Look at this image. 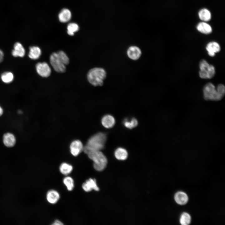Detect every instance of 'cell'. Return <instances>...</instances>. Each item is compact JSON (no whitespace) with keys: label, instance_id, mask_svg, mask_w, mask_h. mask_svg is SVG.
Here are the masks:
<instances>
[{"label":"cell","instance_id":"24","mask_svg":"<svg viewBox=\"0 0 225 225\" xmlns=\"http://www.w3.org/2000/svg\"><path fill=\"white\" fill-rule=\"evenodd\" d=\"M123 124L127 128L132 129L137 126L138 124V122L135 118H132L130 120L126 118L123 121Z\"/></svg>","mask_w":225,"mask_h":225},{"label":"cell","instance_id":"8","mask_svg":"<svg viewBox=\"0 0 225 225\" xmlns=\"http://www.w3.org/2000/svg\"><path fill=\"white\" fill-rule=\"evenodd\" d=\"M2 142L4 145L7 148L14 147L16 143V139L14 135L11 132L4 133L2 138Z\"/></svg>","mask_w":225,"mask_h":225},{"label":"cell","instance_id":"30","mask_svg":"<svg viewBox=\"0 0 225 225\" xmlns=\"http://www.w3.org/2000/svg\"><path fill=\"white\" fill-rule=\"evenodd\" d=\"M4 113V110L2 107L0 105V117H1Z\"/></svg>","mask_w":225,"mask_h":225},{"label":"cell","instance_id":"22","mask_svg":"<svg viewBox=\"0 0 225 225\" xmlns=\"http://www.w3.org/2000/svg\"><path fill=\"white\" fill-rule=\"evenodd\" d=\"M73 169V167L71 165L66 162L62 163L59 168L60 172L66 176L70 174L72 171Z\"/></svg>","mask_w":225,"mask_h":225},{"label":"cell","instance_id":"9","mask_svg":"<svg viewBox=\"0 0 225 225\" xmlns=\"http://www.w3.org/2000/svg\"><path fill=\"white\" fill-rule=\"evenodd\" d=\"M82 188L86 192H88L94 190L96 191L99 190L96 180L95 179L89 178L82 185Z\"/></svg>","mask_w":225,"mask_h":225},{"label":"cell","instance_id":"19","mask_svg":"<svg viewBox=\"0 0 225 225\" xmlns=\"http://www.w3.org/2000/svg\"><path fill=\"white\" fill-rule=\"evenodd\" d=\"M72 14L70 11L66 8L62 9L58 15L59 19L61 22H66L71 18Z\"/></svg>","mask_w":225,"mask_h":225},{"label":"cell","instance_id":"14","mask_svg":"<svg viewBox=\"0 0 225 225\" xmlns=\"http://www.w3.org/2000/svg\"><path fill=\"white\" fill-rule=\"evenodd\" d=\"M206 49L208 55L211 57H213L216 53L218 52L220 50V47L217 42L212 41L209 42L207 45Z\"/></svg>","mask_w":225,"mask_h":225},{"label":"cell","instance_id":"12","mask_svg":"<svg viewBox=\"0 0 225 225\" xmlns=\"http://www.w3.org/2000/svg\"><path fill=\"white\" fill-rule=\"evenodd\" d=\"M46 197L47 200L49 203L51 204H55L59 200L60 195L56 190L52 189L47 192Z\"/></svg>","mask_w":225,"mask_h":225},{"label":"cell","instance_id":"6","mask_svg":"<svg viewBox=\"0 0 225 225\" xmlns=\"http://www.w3.org/2000/svg\"><path fill=\"white\" fill-rule=\"evenodd\" d=\"M199 66V74L201 78L211 79L214 76L215 73V68L213 65L209 64L205 60H201Z\"/></svg>","mask_w":225,"mask_h":225},{"label":"cell","instance_id":"17","mask_svg":"<svg viewBox=\"0 0 225 225\" xmlns=\"http://www.w3.org/2000/svg\"><path fill=\"white\" fill-rule=\"evenodd\" d=\"M198 16L202 21L208 22L210 21L212 18V14L210 11L207 8H203L198 12Z\"/></svg>","mask_w":225,"mask_h":225},{"label":"cell","instance_id":"25","mask_svg":"<svg viewBox=\"0 0 225 225\" xmlns=\"http://www.w3.org/2000/svg\"><path fill=\"white\" fill-rule=\"evenodd\" d=\"M14 78V76L12 73L6 72L2 73L1 75L2 81L5 83H9L12 82Z\"/></svg>","mask_w":225,"mask_h":225},{"label":"cell","instance_id":"1","mask_svg":"<svg viewBox=\"0 0 225 225\" xmlns=\"http://www.w3.org/2000/svg\"><path fill=\"white\" fill-rule=\"evenodd\" d=\"M203 97L207 100L217 101L221 100L224 96L225 87L222 84L216 87L211 82L206 84L203 88Z\"/></svg>","mask_w":225,"mask_h":225},{"label":"cell","instance_id":"28","mask_svg":"<svg viewBox=\"0 0 225 225\" xmlns=\"http://www.w3.org/2000/svg\"><path fill=\"white\" fill-rule=\"evenodd\" d=\"M53 225H63V223L58 220H55L52 224Z\"/></svg>","mask_w":225,"mask_h":225},{"label":"cell","instance_id":"3","mask_svg":"<svg viewBox=\"0 0 225 225\" xmlns=\"http://www.w3.org/2000/svg\"><path fill=\"white\" fill-rule=\"evenodd\" d=\"M106 140L105 133H97L89 138L84 147L83 151L86 154L90 151H101L104 148Z\"/></svg>","mask_w":225,"mask_h":225},{"label":"cell","instance_id":"13","mask_svg":"<svg viewBox=\"0 0 225 225\" xmlns=\"http://www.w3.org/2000/svg\"><path fill=\"white\" fill-rule=\"evenodd\" d=\"M197 30L205 34H209L212 32L211 26L207 22L202 21L198 23L196 26Z\"/></svg>","mask_w":225,"mask_h":225},{"label":"cell","instance_id":"15","mask_svg":"<svg viewBox=\"0 0 225 225\" xmlns=\"http://www.w3.org/2000/svg\"><path fill=\"white\" fill-rule=\"evenodd\" d=\"M25 51L22 45L19 42L15 43L12 54L14 57H23L25 55Z\"/></svg>","mask_w":225,"mask_h":225},{"label":"cell","instance_id":"5","mask_svg":"<svg viewBox=\"0 0 225 225\" xmlns=\"http://www.w3.org/2000/svg\"><path fill=\"white\" fill-rule=\"evenodd\" d=\"M86 154L93 162V167L98 171H103L106 168L108 160L106 157L100 151H92Z\"/></svg>","mask_w":225,"mask_h":225},{"label":"cell","instance_id":"2","mask_svg":"<svg viewBox=\"0 0 225 225\" xmlns=\"http://www.w3.org/2000/svg\"><path fill=\"white\" fill-rule=\"evenodd\" d=\"M50 63L54 70L60 73L65 72V65H68L69 62L68 56L62 51L52 53L50 55Z\"/></svg>","mask_w":225,"mask_h":225},{"label":"cell","instance_id":"4","mask_svg":"<svg viewBox=\"0 0 225 225\" xmlns=\"http://www.w3.org/2000/svg\"><path fill=\"white\" fill-rule=\"evenodd\" d=\"M107 76V72L102 68H95L90 70L87 74L89 82L94 86H102Z\"/></svg>","mask_w":225,"mask_h":225},{"label":"cell","instance_id":"11","mask_svg":"<svg viewBox=\"0 0 225 225\" xmlns=\"http://www.w3.org/2000/svg\"><path fill=\"white\" fill-rule=\"evenodd\" d=\"M83 148L81 141L79 140H74L71 143L70 145L71 153L74 156H77L83 150Z\"/></svg>","mask_w":225,"mask_h":225},{"label":"cell","instance_id":"16","mask_svg":"<svg viewBox=\"0 0 225 225\" xmlns=\"http://www.w3.org/2000/svg\"><path fill=\"white\" fill-rule=\"evenodd\" d=\"M115 121L114 118L110 115H106L102 118L101 123L105 128H109L113 127Z\"/></svg>","mask_w":225,"mask_h":225},{"label":"cell","instance_id":"10","mask_svg":"<svg viewBox=\"0 0 225 225\" xmlns=\"http://www.w3.org/2000/svg\"><path fill=\"white\" fill-rule=\"evenodd\" d=\"M128 57L131 59L137 60L142 55V52L138 47L132 46L130 47L127 51Z\"/></svg>","mask_w":225,"mask_h":225},{"label":"cell","instance_id":"29","mask_svg":"<svg viewBox=\"0 0 225 225\" xmlns=\"http://www.w3.org/2000/svg\"><path fill=\"white\" fill-rule=\"evenodd\" d=\"M4 54L3 52L0 49V63L3 60Z\"/></svg>","mask_w":225,"mask_h":225},{"label":"cell","instance_id":"27","mask_svg":"<svg viewBox=\"0 0 225 225\" xmlns=\"http://www.w3.org/2000/svg\"><path fill=\"white\" fill-rule=\"evenodd\" d=\"M191 218L188 213L184 212L181 216L180 222L182 225H188L191 222Z\"/></svg>","mask_w":225,"mask_h":225},{"label":"cell","instance_id":"7","mask_svg":"<svg viewBox=\"0 0 225 225\" xmlns=\"http://www.w3.org/2000/svg\"><path fill=\"white\" fill-rule=\"evenodd\" d=\"M38 74L43 77H48L51 73V69L48 65L46 62H38L36 65Z\"/></svg>","mask_w":225,"mask_h":225},{"label":"cell","instance_id":"21","mask_svg":"<svg viewBox=\"0 0 225 225\" xmlns=\"http://www.w3.org/2000/svg\"><path fill=\"white\" fill-rule=\"evenodd\" d=\"M114 155L117 159L124 160L127 158L128 156V153L125 149L120 147L117 148L115 150Z\"/></svg>","mask_w":225,"mask_h":225},{"label":"cell","instance_id":"18","mask_svg":"<svg viewBox=\"0 0 225 225\" xmlns=\"http://www.w3.org/2000/svg\"><path fill=\"white\" fill-rule=\"evenodd\" d=\"M174 199L178 204L181 205L186 204L188 200V198L187 194L181 191L178 192L175 194Z\"/></svg>","mask_w":225,"mask_h":225},{"label":"cell","instance_id":"20","mask_svg":"<svg viewBox=\"0 0 225 225\" xmlns=\"http://www.w3.org/2000/svg\"><path fill=\"white\" fill-rule=\"evenodd\" d=\"M41 54V50L39 47L35 46L30 47L28 56L31 59H37L39 58Z\"/></svg>","mask_w":225,"mask_h":225},{"label":"cell","instance_id":"23","mask_svg":"<svg viewBox=\"0 0 225 225\" xmlns=\"http://www.w3.org/2000/svg\"><path fill=\"white\" fill-rule=\"evenodd\" d=\"M63 182L69 191L73 190L74 187V182L73 179L71 177L67 176L63 179Z\"/></svg>","mask_w":225,"mask_h":225},{"label":"cell","instance_id":"26","mask_svg":"<svg viewBox=\"0 0 225 225\" xmlns=\"http://www.w3.org/2000/svg\"><path fill=\"white\" fill-rule=\"evenodd\" d=\"M67 29L68 34L70 36H73L74 35V32L79 30V27L76 23H71L68 25Z\"/></svg>","mask_w":225,"mask_h":225}]
</instances>
